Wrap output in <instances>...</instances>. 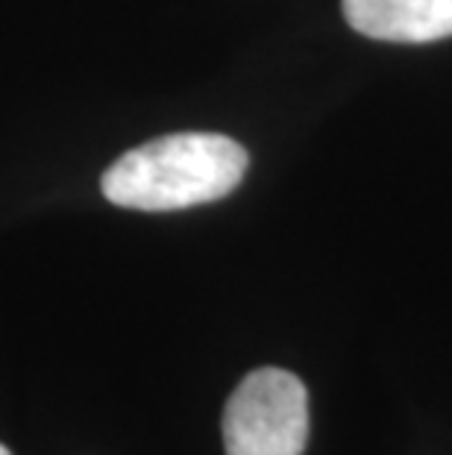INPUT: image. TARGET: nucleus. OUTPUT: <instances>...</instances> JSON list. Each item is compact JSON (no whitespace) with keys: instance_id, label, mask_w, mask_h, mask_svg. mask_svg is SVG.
<instances>
[{"instance_id":"obj_1","label":"nucleus","mask_w":452,"mask_h":455,"mask_svg":"<svg viewBox=\"0 0 452 455\" xmlns=\"http://www.w3.org/2000/svg\"><path fill=\"white\" fill-rule=\"evenodd\" d=\"M247 150L220 132H174L127 150L103 171V197L123 209L177 212L233 195Z\"/></svg>"},{"instance_id":"obj_2","label":"nucleus","mask_w":452,"mask_h":455,"mask_svg":"<svg viewBox=\"0 0 452 455\" xmlns=\"http://www.w3.org/2000/svg\"><path fill=\"white\" fill-rule=\"evenodd\" d=\"M309 391L294 373L258 367L233 391L224 411L226 455H303Z\"/></svg>"},{"instance_id":"obj_3","label":"nucleus","mask_w":452,"mask_h":455,"mask_svg":"<svg viewBox=\"0 0 452 455\" xmlns=\"http://www.w3.org/2000/svg\"><path fill=\"white\" fill-rule=\"evenodd\" d=\"M344 18L379 42L426 44L452 36V0H344Z\"/></svg>"},{"instance_id":"obj_4","label":"nucleus","mask_w":452,"mask_h":455,"mask_svg":"<svg viewBox=\"0 0 452 455\" xmlns=\"http://www.w3.org/2000/svg\"><path fill=\"white\" fill-rule=\"evenodd\" d=\"M0 455H9V450L4 447V443H0Z\"/></svg>"}]
</instances>
